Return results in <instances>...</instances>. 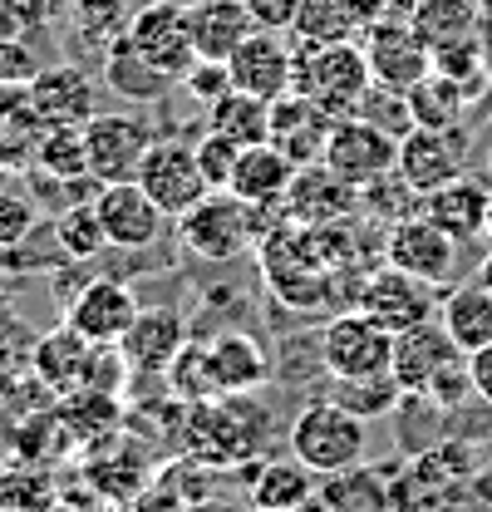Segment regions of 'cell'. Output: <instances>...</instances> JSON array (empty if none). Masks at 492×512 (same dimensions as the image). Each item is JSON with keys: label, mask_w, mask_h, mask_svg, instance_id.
Listing matches in <instances>:
<instances>
[{"label": "cell", "mask_w": 492, "mask_h": 512, "mask_svg": "<svg viewBox=\"0 0 492 512\" xmlns=\"http://www.w3.org/2000/svg\"><path fill=\"white\" fill-rule=\"evenodd\" d=\"M325 399H335L345 414H355V419H384V414H394L399 409V399H404V389L399 380L384 370V375H350V380H330V394Z\"/></svg>", "instance_id": "obj_34"}, {"label": "cell", "mask_w": 492, "mask_h": 512, "mask_svg": "<svg viewBox=\"0 0 492 512\" xmlns=\"http://www.w3.org/2000/svg\"><path fill=\"white\" fill-rule=\"evenodd\" d=\"M138 311H143V301L128 281L99 276V281H84L74 291V301L64 306V325L74 335H84L89 345H119Z\"/></svg>", "instance_id": "obj_12"}, {"label": "cell", "mask_w": 492, "mask_h": 512, "mask_svg": "<svg viewBox=\"0 0 492 512\" xmlns=\"http://www.w3.org/2000/svg\"><path fill=\"white\" fill-rule=\"evenodd\" d=\"M330 128H335V119H330L320 104H310L306 94H296V89L281 94V99H271V143H276L296 168H310V163L325 158Z\"/></svg>", "instance_id": "obj_20"}, {"label": "cell", "mask_w": 492, "mask_h": 512, "mask_svg": "<svg viewBox=\"0 0 492 512\" xmlns=\"http://www.w3.org/2000/svg\"><path fill=\"white\" fill-rule=\"evenodd\" d=\"M246 10H251L256 30H286V35H291L301 0H246Z\"/></svg>", "instance_id": "obj_43"}, {"label": "cell", "mask_w": 492, "mask_h": 512, "mask_svg": "<svg viewBox=\"0 0 492 512\" xmlns=\"http://www.w3.org/2000/svg\"><path fill=\"white\" fill-rule=\"evenodd\" d=\"M133 183L148 192L173 222L183 217L197 197L212 192L207 178H202V168H197V148H192L187 138H158V143L148 148V158H143V168H138Z\"/></svg>", "instance_id": "obj_11"}, {"label": "cell", "mask_w": 492, "mask_h": 512, "mask_svg": "<svg viewBox=\"0 0 492 512\" xmlns=\"http://www.w3.org/2000/svg\"><path fill=\"white\" fill-rule=\"evenodd\" d=\"M55 242L69 261H94V256L109 247L104 237V222H99V207L94 202H69L60 217H55Z\"/></svg>", "instance_id": "obj_37"}, {"label": "cell", "mask_w": 492, "mask_h": 512, "mask_svg": "<svg viewBox=\"0 0 492 512\" xmlns=\"http://www.w3.org/2000/svg\"><path fill=\"white\" fill-rule=\"evenodd\" d=\"M35 227V207L25 192H0V247H15L25 242Z\"/></svg>", "instance_id": "obj_42"}, {"label": "cell", "mask_w": 492, "mask_h": 512, "mask_svg": "<svg viewBox=\"0 0 492 512\" xmlns=\"http://www.w3.org/2000/svg\"><path fill=\"white\" fill-rule=\"evenodd\" d=\"M296 173H301V168H296L276 143H251V148L237 153V168H232L227 192H237L251 207H276V202H286Z\"/></svg>", "instance_id": "obj_23"}, {"label": "cell", "mask_w": 492, "mask_h": 512, "mask_svg": "<svg viewBox=\"0 0 492 512\" xmlns=\"http://www.w3.org/2000/svg\"><path fill=\"white\" fill-rule=\"evenodd\" d=\"M20 35H30L25 20H20V5L15 0H0V45L5 40H20Z\"/></svg>", "instance_id": "obj_46"}, {"label": "cell", "mask_w": 492, "mask_h": 512, "mask_svg": "<svg viewBox=\"0 0 492 512\" xmlns=\"http://www.w3.org/2000/svg\"><path fill=\"white\" fill-rule=\"evenodd\" d=\"M409 25H414V35L429 45V55H438V50H448V45H458V40L483 35L488 20L478 15L473 0H414Z\"/></svg>", "instance_id": "obj_28"}, {"label": "cell", "mask_w": 492, "mask_h": 512, "mask_svg": "<svg viewBox=\"0 0 492 512\" xmlns=\"http://www.w3.org/2000/svg\"><path fill=\"white\" fill-rule=\"evenodd\" d=\"M94 207H99V222H104L109 247H123V252L158 247L163 242V227L173 222L138 183H104L99 197H94Z\"/></svg>", "instance_id": "obj_15"}, {"label": "cell", "mask_w": 492, "mask_h": 512, "mask_svg": "<svg viewBox=\"0 0 492 512\" xmlns=\"http://www.w3.org/2000/svg\"><path fill=\"white\" fill-rule=\"evenodd\" d=\"M360 212H365V217H374V222H384V232H389L394 222L419 217V212H424V197L409 188V183L399 178V168H394V173H384L379 183L360 188Z\"/></svg>", "instance_id": "obj_38"}, {"label": "cell", "mask_w": 492, "mask_h": 512, "mask_svg": "<svg viewBox=\"0 0 492 512\" xmlns=\"http://www.w3.org/2000/svg\"><path fill=\"white\" fill-rule=\"evenodd\" d=\"M468 153H473V138H468V128H409L404 138H399V178L409 183V188L419 192H433L443 188V183H453V178H463L468 173Z\"/></svg>", "instance_id": "obj_8"}, {"label": "cell", "mask_w": 492, "mask_h": 512, "mask_svg": "<svg viewBox=\"0 0 492 512\" xmlns=\"http://www.w3.org/2000/svg\"><path fill=\"white\" fill-rule=\"evenodd\" d=\"M187 94L202 104V109H212L227 89H232V74H227V60H192L187 64V74L178 79Z\"/></svg>", "instance_id": "obj_41"}, {"label": "cell", "mask_w": 492, "mask_h": 512, "mask_svg": "<svg viewBox=\"0 0 492 512\" xmlns=\"http://www.w3.org/2000/svg\"><path fill=\"white\" fill-rule=\"evenodd\" d=\"M360 119H369L374 128H384L389 138H404L409 128H414V109H409V94H394V89H379V84H369V94L360 99V109H355Z\"/></svg>", "instance_id": "obj_39"}, {"label": "cell", "mask_w": 492, "mask_h": 512, "mask_svg": "<svg viewBox=\"0 0 492 512\" xmlns=\"http://www.w3.org/2000/svg\"><path fill=\"white\" fill-rule=\"evenodd\" d=\"M488 197H492V183L463 173V178H453V183H443V188L424 192V217H429L438 232H448L458 247H468L473 237H483Z\"/></svg>", "instance_id": "obj_21"}, {"label": "cell", "mask_w": 492, "mask_h": 512, "mask_svg": "<svg viewBox=\"0 0 492 512\" xmlns=\"http://www.w3.org/2000/svg\"><path fill=\"white\" fill-rule=\"evenodd\" d=\"M291 453L306 463L310 473H340V468H355L365 463V444H369V424L345 414L335 399H310L306 409L291 419V434H286Z\"/></svg>", "instance_id": "obj_2"}, {"label": "cell", "mask_w": 492, "mask_h": 512, "mask_svg": "<svg viewBox=\"0 0 492 512\" xmlns=\"http://www.w3.org/2000/svg\"><path fill=\"white\" fill-rule=\"evenodd\" d=\"M232 89L256 94V99H281L296 84V40L286 30H251L242 45L227 55Z\"/></svg>", "instance_id": "obj_9"}, {"label": "cell", "mask_w": 492, "mask_h": 512, "mask_svg": "<svg viewBox=\"0 0 492 512\" xmlns=\"http://www.w3.org/2000/svg\"><path fill=\"white\" fill-rule=\"evenodd\" d=\"M443 330L453 335V345L463 355H478L483 345H492V291L483 281H468V286H453L438 306Z\"/></svg>", "instance_id": "obj_27"}, {"label": "cell", "mask_w": 492, "mask_h": 512, "mask_svg": "<svg viewBox=\"0 0 492 512\" xmlns=\"http://www.w3.org/2000/svg\"><path fill=\"white\" fill-rule=\"evenodd\" d=\"M478 281H483V286H488V291H492V252L483 256V261H478Z\"/></svg>", "instance_id": "obj_48"}, {"label": "cell", "mask_w": 492, "mask_h": 512, "mask_svg": "<svg viewBox=\"0 0 492 512\" xmlns=\"http://www.w3.org/2000/svg\"><path fill=\"white\" fill-rule=\"evenodd\" d=\"M187 30H192L197 60H227L256 30V20L246 0H187Z\"/></svg>", "instance_id": "obj_22"}, {"label": "cell", "mask_w": 492, "mask_h": 512, "mask_svg": "<svg viewBox=\"0 0 492 512\" xmlns=\"http://www.w3.org/2000/svg\"><path fill=\"white\" fill-rule=\"evenodd\" d=\"M64 15H69V30L79 35V45H99V50H109L123 30H128L133 5H128V0H69Z\"/></svg>", "instance_id": "obj_36"}, {"label": "cell", "mask_w": 492, "mask_h": 512, "mask_svg": "<svg viewBox=\"0 0 492 512\" xmlns=\"http://www.w3.org/2000/svg\"><path fill=\"white\" fill-rule=\"evenodd\" d=\"M123 40L153 64L158 74H168L173 84L187 74V64L197 60L183 0H143V5H133V20H128Z\"/></svg>", "instance_id": "obj_6"}, {"label": "cell", "mask_w": 492, "mask_h": 512, "mask_svg": "<svg viewBox=\"0 0 492 512\" xmlns=\"http://www.w3.org/2000/svg\"><path fill=\"white\" fill-rule=\"evenodd\" d=\"M483 168H488V183H492V133H488V148H483Z\"/></svg>", "instance_id": "obj_49"}, {"label": "cell", "mask_w": 492, "mask_h": 512, "mask_svg": "<svg viewBox=\"0 0 492 512\" xmlns=\"http://www.w3.org/2000/svg\"><path fill=\"white\" fill-rule=\"evenodd\" d=\"M458 252L463 247L448 232H438L424 212L419 217H404V222H394L384 232V261L399 266V271H409V276H419V281H429V286H448L453 281Z\"/></svg>", "instance_id": "obj_14"}, {"label": "cell", "mask_w": 492, "mask_h": 512, "mask_svg": "<svg viewBox=\"0 0 492 512\" xmlns=\"http://www.w3.org/2000/svg\"><path fill=\"white\" fill-rule=\"evenodd\" d=\"M409 109H414V128H458L468 114V94L433 69L424 84L409 89Z\"/></svg>", "instance_id": "obj_35"}, {"label": "cell", "mask_w": 492, "mask_h": 512, "mask_svg": "<svg viewBox=\"0 0 492 512\" xmlns=\"http://www.w3.org/2000/svg\"><path fill=\"white\" fill-rule=\"evenodd\" d=\"M394 360V335L365 316L360 306L345 316H330L320 330V365L330 380H350V375H384Z\"/></svg>", "instance_id": "obj_5"}, {"label": "cell", "mask_w": 492, "mask_h": 512, "mask_svg": "<svg viewBox=\"0 0 492 512\" xmlns=\"http://www.w3.org/2000/svg\"><path fill=\"white\" fill-rule=\"evenodd\" d=\"M355 207H360V192L350 188V183H340L325 163L301 168L291 192H286V212H291L296 222H306V227H325V222H335V217H350Z\"/></svg>", "instance_id": "obj_25"}, {"label": "cell", "mask_w": 492, "mask_h": 512, "mask_svg": "<svg viewBox=\"0 0 492 512\" xmlns=\"http://www.w3.org/2000/svg\"><path fill=\"white\" fill-rule=\"evenodd\" d=\"M320 488V473H310L306 463L291 458H271L261 468H251V508L256 512H296L306 508Z\"/></svg>", "instance_id": "obj_26"}, {"label": "cell", "mask_w": 492, "mask_h": 512, "mask_svg": "<svg viewBox=\"0 0 492 512\" xmlns=\"http://www.w3.org/2000/svg\"><path fill=\"white\" fill-rule=\"evenodd\" d=\"M320 508L325 512H384L389 508V488L379 478V468H340V473H325L320 488H315Z\"/></svg>", "instance_id": "obj_31"}, {"label": "cell", "mask_w": 492, "mask_h": 512, "mask_svg": "<svg viewBox=\"0 0 492 512\" xmlns=\"http://www.w3.org/2000/svg\"><path fill=\"white\" fill-rule=\"evenodd\" d=\"M365 25L355 15L350 0H301L291 40L296 45H340V40H360Z\"/></svg>", "instance_id": "obj_33"}, {"label": "cell", "mask_w": 492, "mask_h": 512, "mask_svg": "<svg viewBox=\"0 0 492 512\" xmlns=\"http://www.w3.org/2000/svg\"><path fill=\"white\" fill-rule=\"evenodd\" d=\"M10 453H15V424H10V419H0V463H5Z\"/></svg>", "instance_id": "obj_47"}, {"label": "cell", "mask_w": 492, "mask_h": 512, "mask_svg": "<svg viewBox=\"0 0 492 512\" xmlns=\"http://www.w3.org/2000/svg\"><path fill=\"white\" fill-rule=\"evenodd\" d=\"M473 5H478V15H483V20H492V0H473Z\"/></svg>", "instance_id": "obj_50"}, {"label": "cell", "mask_w": 492, "mask_h": 512, "mask_svg": "<svg viewBox=\"0 0 492 512\" xmlns=\"http://www.w3.org/2000/svg\"><path fill=\"white\" fill-rule=\"evenodd\" d=\"M192 148H197V168H202L207 188H212V192H222L227 183H232V168H237V153H242V148H237L232 138L212 133V128H207V133H202V138H197Z\"/></svg>", "instance_id": "obj_40"}, {"label": "cell", "mask_w": 492, "mask_h": 512, "mask_svg": "<svg viewBox=\"0 0 492 512\" xmlns=\"http://www.w3.org/2000/svg\"><path fill=\"white\" fill-rule=\"evenodd\" d=\"M296 512H325V508H320V498H310L306 508H296Z\"/></svg>", "instance_id": "obj_52"}, {"label": "cell", "mask_w": 492, "mask_h": 512, "mask_svg": "<svg viewBox=\"0 0 492 512\" xmlns=\"http://www.w3.org/2000/svg\"><path fill=\"white\" fill-rule=\"evenodd\" d=\"M207 128L232 138L237 148H251V143H271V104L256 99V94H242V89H227L212 109H207Z\"/></svg>", "instance_id": "obj_32"}, {"label": "cell", "mask_w": 492, "mask_h": 512, "mask_svg": "<svg viewBox=\"0 0 492 512\" xmlns=\"http://www.w3.org/2000/svg\"><path fill=\"white\" fill-rule=\"evenodd\" d=\"M483 237L492 242V197H488V222H483Z\"/></svg>", "instance_id": "obj_51"}, {"label": "cell", "mask_w": 492, "mask_h": 512, "mask_svg": "<svg viewBox=\"0 0 492 512\" xmlns=\"http://www.w3.org/2000/svg\"><path fill=\"white\" fill-rule=\"evenodd\" d=\"M45 124L30 104V84L0 79V173H30Z\"/></svg>", "instance_id": "obj_24"}, {"label": "cell", "mask_w": 492, "mask_h": 512, "mask_svg": "<svg viewBox=\"0 0 492 512\" xmlns=\"http://www.w3.org/2000/svg\"><path fill=\"white\" fill-rule=\"evenodd\" d=\"M488 30H492V20H488Z\"/></svg>", "instance_id": "obj_53"}, {"label": "cell", "mask_w": 492, "mask_h": 512, "mask_svg": "<svg viewBox=\"0 0 492 512\" xmlns=\"http://www.w3.org/2000/svg\"><path fill=\"white\" fill-rule=\"evenodd\" d=\"M202 360H207V389H212V399H222V394H256L261 384L271 380V355L246 330L212 335L202 345Z\"/></svg>", "instance_id": "obj_17"}, {"label": "cell", "mask_w": 492, "mask_h": 512, "mask_svg": "<svg viewBox=\"0 0 492 512\" xmlns=\"http://www.w3.org/2000/svg\"><path fill=\"white\" fill-rule=\"evenodd\" d=\"M365 60H369V79L379 84V89H394V94H409L414 84H424L433 74V55L429 45L414 35V25L409 20H379V25H369L365 35Z\"/></svg>", "instance_id": "obj_10"}, {"label": "cell", "mask_w": 492, "mask_h": 512, "mask_svg": "<svg viewBox=\"0 0 492 512\" xmlns=\"http://www.w3.org/2000/svg\"><path fill=\"white\" fill-rule=\"evenodd\" d=\"M340 183L360 192L369 183H379L384 173H394L399 163V138H389L384 128H374L369 119L350 114V119H335L330 138H325V158H320Z\"/></svg>", "instance_id": "obj_7"}, {"label": "cell", "mask_w": 492, "mask_h": 512, "mask_svg": "<svg viewBox=\"0 0 492 512\" xmlns=\"http://www.w3.org/2000/svg\"><path fill=\"white\" fill-rule=\"evenodd\" d=\"M453 360H463V350L453 345V335L443 330V320L433 316L424 325H409L394 335V360H389V375L399 380L404 394H424Z\"/></svg>", "instance_id": "obj_18"}, {"label": "cell", "mask_w": 492, "mask_h": 512, "mask_svg": "<svg viewBox=\"0 0 492 512\" xmlns=\"http://www.w3.org/2000/svg\"><path fill=\"white\" fill-rule=\"evenodd\" d=\"M35 69H40V64L30 60V45H25V35H20V40H5V45H0V79L30 84V79H35Z\"/></svg>", "instance_id": "obj_44"}, {"label": "cell", "mask_w": 492, "mask_h": 512, "mask_svg": "<svg viewBox=\"0 0 492 512\" xmlns=\"http://www.w3.org/2000/svg\"><path fill=\"white\" fill-rule=\"evenodd\" d=\"M369 60L365 45L340 40V45H296V94L320 104L330 119H350L369 94Z\"/></svg>", "instance_id": "obj_1"}, {"label": "cell", "mask_w": 492, "mask_h": 512, "mask_svg": "<svg viewBox=\"0 0 492 512\" xmlns=\"http://www.w3.org/2000/svg\"><path fill=\"white\" fill-rule=\"evenodd\" d=\"M256 212L261 207L242 202L237 192H207L178 217V237H183L187 252L202 256V261H237L256 237Z\"/></svg>", "instance_id": "obj_3"}, {"label": "cell", "mask_w": 492, "mask_h": 512, "mask_svg": "<svg viewBox=\"0 0 492 512\" xmlns=\"http://www.w3.org/2000/svg\"><path fill=\"white\" fill-rule=\"evenodd\" d=\"M99 350H109V345H89L84 335H74L69 325L55 330V335H45L40 345H35V375L40 380H50L55 389H79V384L89 380V370H94V360H99Z\"/></svg>", "instance_id": "obj_29"}, {"label": "cell", "mask_w": 492, "mask_h": 512, "mask_svg": "<svg viewBox=\"0 0 492 512\" xmlns=\"http://www.w3.org/2000/svg\"><path fill=\"white\" fill-rule=\"evenodd\" d=\"M104 84H109L119 99H128V104H158V99L173 89V79H168V74H158L153 64L123 40V35L104 50Z\"/></svg>", "instance_id": "obj_30"}, {"label": "cell", "mask_w": 492, "mask_h": 512, "mask_svg": "<svg viewBox=\"0 0 492 512\" xmlns=\"http://www.w3.org/2000/svg\"><path fill=\"white\" fill-rule=\"evenodd\" d=\"M468 370H473V389H478V399L492 404V345H483L478 355H468Z\"/></svg>", "instance_id": "obj_45"}, {"label": "cell", "mask_w": 492, "mask_h": 512, "mask_svg": "<svg viewBox=\"0 0 492 512\" xmlns=\"http://www.w3.org/2000/svg\"><path fill=\"white\" fill-rule=\"evenodd\" d=\"M384 512H389V508H384Z\"/></svg>", "instance_id": "obj_54"}, {"label": "cell", "mask_w": 492, "mask_h": 512, "mask_svg": "<svg viewBox=\"0 0 492 512\" xmlns=\"http://www.w3.org/2000/svg\"><path fill=\"white\" fill-rule=\"evenodd\" d=\"M183 345H187V325L173 306H143L133 316V325H128V335L119 340L123 365L138 370V375L143 370L148 375H168L173 360L183 355Z\"/></svg>", "instance_id": "obj_19"}, {"label": "cell", "mask_w": 492, "mask_h": 512, "mask_svg": "<svg viewBox=\"0 0 492 512\" xmlns=\"http://www.w3.org/2000/svg\"><path fill=\"white\" fill-rule=\"evenodd\" d=\"M30 104L45 128H84L99 114V79L79 64H45L30 79Z\"/></svg>", "instance_id": "obj_16"}, {"label": "cell", "mask_w": 492, "mask_h": 512, "mask_svg": "<svg viewBox=\"0 0 492 512\" xmlns=\"http://www.w3.org/2000/svg\"><path fill=\"white\" fill-rule=\"evenodd\" d=\"M355 306L379 320L389 335H399L409 325H424V320L438 316V286H429V281H419V276H409V271H399V266L384 261L379 271L365 276Z\"/></svg>", "instance_id": "obj_13"}, {"label": "cell", "mask_w": 492, "mask_h": 512, "mask_svg": "<svg viewBox=\"0 0 492 512\" xmlns=\"http://www.w3.org/2000/svg\"><path fill=\"white\" fill-rule=\"evenodd\" d=\"M158 143L153 124L133 109H99L84 124V153H89V173L99 183H133L148 148Z\"/></svg>", "instance_id": "obj_4"}]
</instances>
